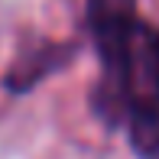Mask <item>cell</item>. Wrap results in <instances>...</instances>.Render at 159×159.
<instances>
[{
  "mask_svg": "<svg viewBox=\"0 0 159 159\" xmlns=\"http://www.w3.org/2000/svg\"><path fill=\"white\" fill-rule=\"evenodd\" d=\"M84 16H88V33L101 59V78L91 91V111L107 127H120L124 124L120 81L127 68L130 39L140 23L136 0H84Z\"/></svg>",
  "mask_w": 159,
  "mask_h": 159,
  "instance_id": "1",
  "label": "cell"
},
{
  "mask_svg": "<svg viewBox=\"0 0 159 159\" xmlns=\"http://www.w3.org/2000/svg\"><path fill=\"white\" fill-rule=\"evenodd\" d=\"M124 124L140 159H159V30L140 20L127 49L120 81Z\"/></svg>",
  "mask_w": 159,
  "mask_h": 159,
  "instance_id": "2",
  "label": "cell"
},
{
  "mask_svg": "<svg viewBox=\"0 0 159 159\" xmlns=\"http://www.w3.org/2000/svg\"><path fill=\"white\" fill-rule=\"evenodd\" d=\"M75 52H78L75 42H42V46H36L33 52L20 55L10 65V71L3 75V88L10 94H26L39 81H46L49 75L65 68V65L75 59Z\"/></svg>",
  "mask_w": 159,
  "mask_h": 159,
  "instance_id": "3",
  "label": "cell"
}]
</instances>
